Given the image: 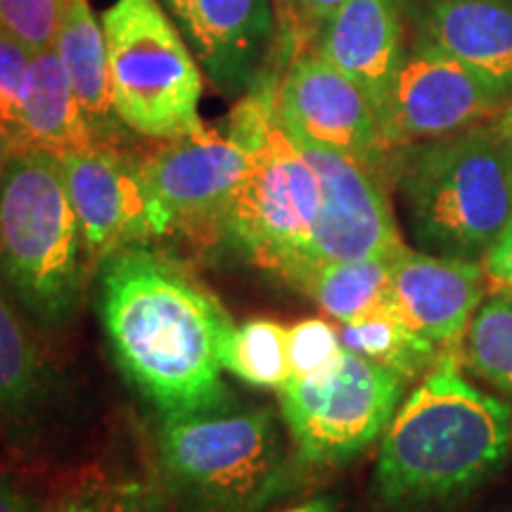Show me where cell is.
Segmentation results:
<instances>
[{"label":"cell","instance_id":"cell-16","mask_svg":"<svg viewBox=\"0 0 512 512\" xmlns=\"http://www.w3.org/2000/svg\"><path fill=\"white\" fill-rule=\"evenodd\" d=\"M313 50L366 93L380 119L406 57L399 0H347L320 31Z\"/></svg>","mask_w":512,"mask_h":512},{"label":"cell","instance_id":"cell-26","mask_svg":"<svg viewBox=\"0 0 512 512\" xmlns=\"http://www.w3.org/2000/svg\"><path fill=\"white\" fill-rule=\"evenodd\" d=\"M62 0H0V31L29 50L53 48Z\"/></svg>","mask_w":512,"mask_h":512},{"label":"cell","instance_id":"cell-24","mask_svg":"<svg viewBox=\"0 0 512 512\" xmlns=\"http://www.w3.org/2000/svg\"><path fill=\"white\" fill-rule=\"evenodd\" d=\"M465 356L479 377L512 394V294L482 302L467 328Z\"/></svg>","mask_w":512,"mask_h":512},{"label":"cell","instance_id":"cell-8","mask_svg":"<svg viewBox=\"0 0 512 512\" xmlns=\"http://www.w3.org/2000/svg\"><path fill=\"white\" fill-rule=\"evenodd\" d=\"M406 382L347 349L318 373L290 377L280 415L302 467L342 465L366 451L392 422Z\"/></svg>","mask_w":512,"mask_h":512},{"label":"cell","instance_id":"cell-17","mask_svg":"<svg viewBox=\"0 0 512 512\" xmlns=\"http://www.w3.org/2000/svg\"><path fill=\"white\" fill-rule=\"evenodd\" d=\"M420 43L512 91V0H432Z\"/></svg>","mask_w":512,"mask_h":512},{"label":"cell","instance_id":"cell-30","mask_svg":"<svg viewBox=\"0 0 512 512\" xmlns=\"http://www.w3.org/2000/svg\"><path fill=\"white\" fill-rule=\"evenodd\" d=\"M102 496H105V486L98 479H86L64 489L48 505H41L38 512H102Z\"/></svg>","mask_w":512,"mask_h":512},{"label":"cell","instance_id":"cell-14","mask_svg":"<svg viewBox=\"0 0 512 512\" xmlns=\"http://www.w3.org/2000/svg\"><path fill=\"white\" fill-rule=\"evenodd\" d=\"M484 290L486 273L479 261L406 249L389 266L396 316L444 351L460 347Z\"/></svg>","mask_w":512,"mask_h":512},{"label":"cell","instance_id":"cell-6","mask_svg":"<svg viewBox=\"0 0 512 512\" xmlns=\"http://www.w3.org/2000/svg\"><path fill=\"white\" fill-rule=\"evenodd\" d=\"M83 242L60 157L17 150L0 178V280L43 328L74 316Z\"/></svg>","mask_w":512,"mask_h":512},{"label":"cell","instance_id":"cell-5","mask_svg":"<svg viewBox=\"0 0 512 512\" xmlns=\"http://www.w3.org/2000/svg\"><path fill=\"white\" fill-rule=\"evenodd\" d=\"M389 166L425 252L482 261L512 223V145L494 128L401 147Z\"/></svg>","mask_w":512,"mask_h":512},{"label":"cell","instance_id":"cell-3","mask_svg":"<svg viewBox=\"0 0 512 512\" xmlns=\"http://www.w3.org/2000/svg\"><path fill=\"white\" fill-rule=\"evenodd\" d=\"M157 470L178 512H264L290 494L304 467L271 408L226 401L162 418Z\"/></svg>","mask_w":512,"mask_h":512},{"label":"cell","instance_id":"cell-20","mask_svg":"<svg viewBox=\"0 0 512 512\" xmlns=\"http://www.w3.org/2000/svg\"><path fill=\"white\" fill-rule=\"evenodd\" d=\"M387 259L320 261L294 283L339 323H354L392 306Z\"/></svg>","mask_w":512,"mask_h":512},{"label":"cell","instance_id":"cell-1","mask_svg":"<svg viewBox=\"0 0 512 512\" xmlns=\"http://www.w3.org/2000/svg\"><path fill=\"white\" fill-rule=\"evenodd\" d=\"M98 309L121 375L162 418L228 401L221 349L235 323L174 256L155 245L107 256Z\"/></svg>","mask_w":512,"mask_h":512},{"label":"cell","instance_id":"cell-10","mask_svg":"<svg viewBox=\"0 0 512 512\" xmlns=\"http://www.w3.org/2000/svg\"><path fill=\"white\" fill-rule=\"evenodd\" d=\"M508 93L463 62L420 43L403 57L380 117L392 152L470 131L503 110Z\"/></svg>","mask_w":512,"mask_h":512},{"label":"cell","instance_id":"cell-18","mask_svg":"<svg viewBox=\"0 0 512 512\" xmlns=\"http://www.w3.org/2000/svg\"><path fill=\"white\" fill-rule=\"evenodd\" d=\"M95 140L55 48L31 57L17 126V150H43L55 157L93 147Z\"/></svg>","mask_w":512,"mask_h":512},{"label":"cell","instance_id":"cell-13","mask_svg":"<svg viewBox=\"0 0 512 512\" xmlns=\"http://www.w3.org/2000/svg\"><path fill=\"white\" fill-rule=\"evenodd\" d=\"M60 162L86 259L102 264L119 249L162 238L138 162L105 143L69 152Z\"/></svg>","mask_w":512,"mask_h":512},{"label":"cell","instance_id":"cell-32","mask_svg":"<svg viewBox=\"0 0 512 512\" xmlns=\"http://www.w3.org/2000/svg\"><path fill=\"white\" fill-rule=\"evenodd\" d=\"M41 501L15 479L0 477V512H38Z\"/></svg>","mask_w":512,"mask_h":512},{"label":"cell","instance_id":"cell-2","mask_svg":"<svg viewBox=\"0 0 512 512\" xmlns=\"http://www.w3.org/2000/svg\"><path fill=\"white\" fill-rule=\"evenodd\" d=\"M510 456L512 408L467 382L444 351L384 430L375 489L387 508H430L475 491Z\"/></svg>","mask_w":512,"mask_h":512},{"label":"cell","instance_id":"cell-22","mask_svg":"<svg viewBox=\"0 0 512 512\" xmlns=\"http://www.w3.org/2000/svg\"><path fill=\"white\" fill-rule=\"evenodd\" d=\"M46 389V363L0 280V415L29 411Z\"/></svg>","mask_w":512,"mask_h":512},{"label":"cell","instance_id":"cell-35","mask_svg":"<svg viewBox=\"0 0 512 512\" xmlns=\"http://www.w3.org/2000/svg\"><path fill=\"white\" fill-rule=\"evenodd\" d=\"M494 131H496L498 136H501L503 140H508V143L512 145V105L505 107L503 114H501V119L496 121Z\"/></svg>","mask_w":512,"mask_h":512},{"label":"cell","instance_id":"cell-25","mask_svg":"<svg viewBox=\"0 0 512 512\" xmlns=\"http://www.w3.org/2000/svg\"><path fill=\"white\" fill-rule=\"evenodd\" d=\"M347 0H273L275 36L283 43L287 64L313 50L320 31Z\"/></svg>","mask_w":512,"mask_h":512},{"label":"cell","instance_id":"cell-34","mask_svg":"<svg viewBox=\"0 0 512 512\" xmlns=\"http://www.w3.org/2000/svg\"><path fill=\"white\" fill-rule=\"evenodd\" d=\"M15 152H17L15 140H12L5 131H0V178H3L5 169H8L10 159H12V155H15Z\"/></svg>","mask_w":512,"mask_h":512},{"label":"cell","instance_id":"cell-28","mask_svg":"<svg viewBox=\"0 0 512 512\" xmlns=\"http://www.w3.org/2000/svg\"><path fill=\"white\" fill-rule=\"evenodd\" d=\"M31 57H34V50L0 31V131L8 133L15 140V145L24 81H27Z\"/></svg>","mask_w":512,"mask_h":512},{"label":"cell","instance_id":"cell-29","mask_svg":"<svg viewBox=\"0 0 512 512\" xmlns=\"http://www.w3.org/2000/svg\"><path fill=\"white\" fill-rule=\"evenodd\" d=\"M102 512H169V496L152 479H121L105 486Z\"/></svg>","mask_w":512,"mask_h":512},{"label":"cell","instance_id":"cell-23","mask_svg":"<svg viewBox=\"0 0 512 512\" xmlns=\"http://www.w3.org/2000/svg\"><path fill=\"white\" fill-rule=\"evenodd\" d=\"M221 366L252 387L280 392L292 377L287 358V328L266 318L233 325L223 342Z\"/></svg>","mask_w":512,"mask_h":512},{"label":"cell","instance_id":"cell-27","mask_svg":"<svg viewBox=\"0 0 512 512\" xmlns=\"http://www.w3.org/2000/svg\"><path fill=\"white\" fill-rule=\"evenodd\" d=\"M342 351L339 332L328 320L306 318L287 328V358L292 377H306L328 368Z\"/></svg>","mask_w":512,"mask_h":512},{"label":"cell","instance_id":"cell-11","mask_svg":"<svg viewBox=\"0 0 512 512\" xmlns=\"http://www.w3.org/2000/svg\"><path fill=\"white\" fill-rule=\"evenodd\" d=\"M290 136L320 183V209L311 245L313 264L358 259L394 261L406 252L408 247L396 226L380 174L342 152L292 131Z\"/></svg>","mask_w":512,"mask_h":512},{"label":"cell","instance_id":"cell-31","mask_svg":"<svg viewBox=\"0 0 512 512\" xmlns=\"http://www.w3.org/2000/svg\"><path fill=\"white\" fill-rule=\"evenodd\" d=\"M479 264H482L489 283H494L498 290L512 292V223L505 228L496 245L482 256Z\"/></svg>","mask_w":512,"mask_h":512},{"label":"cell","instance_id":"cell-9","mask_svg":"<svg viewBox=\"0 0 512 512\" xmlns=\"http://www.w3.org/2000/svg\"><path fill=\"white\" fill-rule=\"evenodd\" d=\"M155 207L159 235L190 233L219 240L235 197L249 174V152L233 133L204 128L195 136L166 140L138 162Z\"/></svg>","mask_w":512,"mask_h":512},{"label":"cell","instance_id":"cell-33","mask_svg":"<svg viewBox=\"0 0 512 512\" xmlns=\"http://www.w3.org/2000/svg\"><path fill=\"white\" fill-rule=\"evenodd\" d=\"M283 512H339V503L332 496H316L309 501L292 505Z\"/></svg>","mask_w":512,"mask_h":512},{"label":"cell","instance_id":"cell-4","mask_svg":"<svg viewBox=\"0 0 512 512\" xmlns=\"http://www.w3.org/2000/svg\"><path fill=\"white\" fill-rule=\"evenodd\" d=\"M247 147L249 174L223 221L226 240L249 264L294 285L313 264L320 183L278 110V81L256 83L230 119Z\"/></svg>","mask_w":512,"mask_h":512},{"label":"cell","instance_id":"cell-19","mask_svg":"<svg viewBox=\"0 0 512 512\" xmlns=\"http://www.w3.org/2000/svg\"><path fill=\"white\" fill-rule=\"evenodd\" d=\"M53 48L72 81L95 140L112 145L119 128L126 126L114 110L107 38L102 22L91 8V0H62Z\"/></svg>","mask_w":512,"mask_h":512},{"label":"cell","instance_id":"cell-7","mask_svg":"<svg viewBox=\"0 0 512 512\" xmlns=\"http://www.w3.org/2000/svg\"><path fill=\"white\" fill-rule=\"evenodd\" d=\"M112 98L126 128L145 138L202 133V72L159 0H114L102 12Z\"/></svg>","mask_w":512,"mask_h":512},{"label":"cell","instance_id":"cell-21","mask_svg":"<svg viewBox=\"0 0 512 512\" xmlns=\"http://www.w3.org/2000/svg\"><path fill=\"white\" fill-rule=\"evenodd\" d=\"M339 339L351 354L392 368L406 380L427 375L444 356L437 344L408 328L392 306L354 323H342Z\"/></svg>","mask_w":512,"mask_h":512},{"label":"cell","instance_id":"cell-12","mask_svg":"<svg viewBox=\"0 0 512 512\" xmlns=\"http://www.w3.org/2000/svg\"><path fill=\"white\" fill-rule=\"evenodd\" d=\"M278 110L292 133L342 152L375 174L392 162L380 119L366 93L316 50L287 64L278 83Z\"/></svg>","mask_w":512,"mask_h":512},{"label":"cell","instance_id":"cell-15","mask_svg":"<svg viewBox=\"0 0 512 512\" xmlns=\"http://www.w3.org/2000/svg\"><path fill=\"white\" fill-rule=\"evenodd\" d=\"M202 69L223 91L259 83L275 38L273 0H162Z\"/></svg>","mask_w":512,"mask_h":512}]
</instances>
